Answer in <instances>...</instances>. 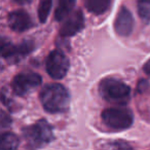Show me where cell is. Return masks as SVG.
<instances>
[{
  "mask_svg": "<svg viewBox=\"0 0 150 150\" xmlns=\"http://www.w3.org/2000/svg\"><path fill=\"white\" fill-rule=\"evenodd\" d=\"M40 102L46 112L62 113L69 108L70 96L62 84L50 83L40 92Z\"/></svg>",
  "mask_w": 150,
  "mask_h": 150,
  "instance_id": "obj_1",
  "label": "cell"
},
{
  "mask_svg": "<svg viewBox=\"0 0 150 150\" xmlns=\"http://www.w3.org/2000/svg\"><path fill=\"white\" fill-rule=\"evenodd\" d=\"M99 91L102 98L107 102L119 105L125 104L131 94V90L125 82L112 77L103 79L100 82Z\"/></svg>",
  "mask_w": 150,
  "mask_h": 150,
  "instance_id": "obj_2",
  "label": "cell"
},
{
  "mask_svg": "<svg viewBox=\"0 0 150 150\" xmlns=\"http://www.w3.org/2000/svg\"><path fill=\"white\" fill-rule=\"evenodd\" d=\"M23 132L28 145L32 149L42 147L54 139L52 125L44 119L38 120L33 125L27 127L26 129H24Z\"/></svg>",
  "mask_w": 150,
  "mask_h": 150,
  "instance_id": "obj_3",
  "label": "cell"
},
{
  "mask_svg": "<svg viewBox=\"0 0 150 150\" xmlns=\"http://www.w3.org/2000/svg\"><path fill=\"white\" fill-rule=\"evenodd\" d=\"M102 120L106 127L114 131L127 129L133 125L134 115L132 111L127 108L105 109L102 112Z\"/></svg>",
  "mask_w": 150,
  "mask_h": 150,
  "instance_id": "obj_4",
  "label": "cell"
},
{
  "mask_svg": "<svg viewBox=\"0 0 150 150\" xmlns=\"http://www.w3.org/2000/svg\"><path fill=\"white\" fill-rule=\"evenodd\" d=\"M69 59L62 50H54L46 58V72L54 79H62L69 70Z\"/></svg>",
  "mask_w": 150,
  "mask_h": 150,
  "instance_id": "obj_5",
  "label": "cell"
},
{
  "mask_svg": "<svg viewBox=\"0 0 150 150\" xmlns=\"http://www.w3.org/2000/svg\"><path fill=\"white\" fill-rule=\"evenodd\" d=\"M34 50V42L32 40H24L18 45H13L5 38L1 40V56L3 59L19 62L23 57L29 54Z\"/></svg>",
  "mask_w": 150,
  "mask_h": 150,
  "instance_id": "obj_6",
  "label": "cell"
},
{
  "mask_svg": "<svg viewBox=\"0 0 150 150\" xmlns=\"http://www.w3.org/2000/svg\"><path fill=\"white\" fill-rule=\"evenodd\" d=\"M42 82L40 75L34 72H23L16 75L11 81V88L18 96H24L37 88Z\"/></svg>",
  "mask_w": 150,
  "mask_h": 150,
  "instance_id": "obj_7",
  "label": "cell"
},
{
  "mask_svg": "<svg viewBox=\"0 0 150 150\" xmlns=\"http://www.w3.org/2000/svg\"><path fill=\"white\" fill-rule=\"evenodd\" d=\"M84 27V17L80 9L72 11L64 20L60 28V35L62 37H71L81 31Z\"/></svg>",
  "mask_w": 150,
  "mask_h": 150,
  "instance_id": "obj_8",
  "label": "cell"
},
{
  "mask_svg": "<svg viewBox=\"0 0 150 150\" xmlns=\"http://www.w3.org/2000/svg\"><path fill=\"white\" fill-rule=\"evenodd\" d=\"M115 32L119 36H129L134 29V18L131 11L125 6H121L117 13L114 22Z\"/></svg>",
  "mask_w": 150,
  "mask_h": 150,
  "instance_id": "obj_9",
  "label": "cell"
},
{
  "mask_svg": "<svg viewBox=\"0 0 150 150\" xmlns=\"http://www.w3.org/2000/svg\"><path fill=\"white\" fill-rule=\"evenodd\" d=\"M7 24H8L9 28L13 31L18 32V33H22L33 26V22H32L30 16L25 11H11L7 17Z\"/></svg>",
  "mask_w": 150,
  "mask_h": 150,
  "instance_id": "obj_10",
  "label": "cell"
},
{
  "mask_svg": "<svg viewBox=\"0 0 150 150\" xmlns=\"http://www.w3.org/2000/svg\"><path fill=\"white\" fill-rule=\"evenodd\" d=\"M83 4L90 13L99 16L108 11L111 0H83Z\"/></svg>",
  "mask_w": 150,
  "mask_h": 150,
  "instance_id": "obj_11",
  "label": "cell"
},
{
  "mask_svg": "<svg viewBox=\"0 0 150 150\" xmlns=\"http://www.w3.org/2000/svg\"><path fill=\"white\" fill-rule=\"evenodd\" d=\"M76 0H59L58 6L54 11V19L57 21L65 20L71 13L75 6Z\"/></svg>",
  "mask_w": 150,
  "mask_h": 150,
  "instance_id": "obj_12",
  "label": "cell"
},
{
  "mask_svg": "<svg viewBox=\"0 0 150 150\" xmlns=\"http://www.w3.org/2000/svg\"><path fill=\"white\" fill-rule=\"evenodd\" d=\"M19 147V138L13 133H3L0 138V150H17Z\"/></svg>",
  "mask_w": 150,
  "mask_h": 150,
  "instance_id": "obj_13",
  "label": "cell"
},
{
  "mask_svg": "<svg viewBox=\"0 0 150 150\" xmlns=\"http://www.w3.org/2000/svg\"><path fill=\"white\" fill-rule=\"evenodd\" d=\"M52 0H39L38 5V19L41 23H45L52 9Z\"/></svg>",
  "mask_w": 150,
  "mask_h": 150,
  "instance_id": "obj_14",
  "label": "cell"
},
{
  "mask_svg": "<svg viewBox=\"0 0 150 150\" xmlns=\"http://www.w3.org/2000/svg\"><path fill=\"white\" fill-rule=\"evenodd\" d=\"M137 9L144 22H150V0H137Z\"/></svg>",
  "mask_w": 150,
  "mask_h": 150,
  "instance_id": "obj_15",
  "label": "cell"
},
{
  "mask_svg": "<svg viewBox=\"0 0 150 150\" xmlns=\"http://www.w3.org/2000/svg\"><path fill=\"white\" fill-rule=\"evenodd\" d=\"M11 118H9V116L4 111H2V112H1V127L4 129V127H8V125H11Z\"/></svg>",
  "mask_w": 150,
  "mask_h": 150,
  "instance_id": "obj_16",
  "label": "cell"
},
{
  "mask_svg": "<svg viewBox=\"0 0 150 150\" xmlns=\"http://www.w3.org/2000/svg\"><path fill=\"white\" fill-rule=\"evenodd\" d=\"M143 71L145 72V74L147 75H150V59L147 61V62L144 64L143 66Z\"/></svg>",
  "mask_w": 150,
  "mask_h": 150,
  "instance_id": "obj_17",
  "label": "cell"
},
{
  "mask_svg": "<svg viewBox=\"0 0 150 150\" xmlns=\"http://www.w3.org/2000/svg\"><path fill=\"white\" fill-rule=\"evenodd\" d=\"M13 1L17 3V4L25 5V4H29V3H31L33 0H13Z\"/></svg>",
  "mask_w": 150,
  "mask_h": 150,
  "instance_id": "obj_18",
  "label": "cell"
}]
</instances>
